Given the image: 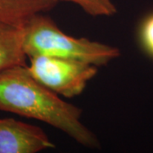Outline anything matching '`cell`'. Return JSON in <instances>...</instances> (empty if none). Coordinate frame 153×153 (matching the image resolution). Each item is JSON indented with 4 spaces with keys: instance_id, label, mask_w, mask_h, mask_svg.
Listing matches in <instances>:
<instances>
[{
    "instance_id": "obj_7",
    "label": "cell",
    "mask_w": 153,
    "mask_h": 153,
    "mask_svg": "<svg viewBox=\"0 0 153 153\" xmlns=\"http://www.w3.org/2000/svg\"><path fill=\"white\" fill-rule=\"evenodd\" d=\"M71 2L81 7L92 16H111L117 13L116 6L111 0H58Z\"/></svg>"
},
{
    "instance_id": "obj_1",
    "label": "cell",
    "mask_w": 153,
    "mask_h": 153,
    "mask_svg": "<svg viewBox=\"0 0 153 153\" xmlns=\"http://www.w3.org/2000/svg\"><path fill=\"white\" fill-rule=\"evenodd\" d=\"M0 111L42 121L85 147L100 146L95 134L82 123V110L38 82L27 65L0 71Z\"/></svg>"
},
{
    "instance_id": "obj_4",
    "label": "cell",
    "mask_w": 153,
    "mask_h": 153,
    "mask_svg": "<svg viewBox=\"0 0 153 153\" xmlns=\"http://www.w3.org/2000/svg\"><path fill=\"white\" fill-rule=\"evenodd\" d=\"M54 147L39 127L14 118H0V153H37Z\"/></svg>"
},
{
    "instance_id": "obj_5",
    "label": "cell",
    "mask_w": 153,
    "mask_h": 153,
    "mask_svg": "<svg viewBox=\"0 0 153 153\" xmlns=\"http://www.w3.org/2000/svg\"><path fill=\"white\" fill-rule=\"evenodd\" d=\"M23 38V26L0 21V71L13 66H27Z\"/></svg>"
},
{
    "instance_id": "obj_3",
    "label": "cell",
    "mask_w": 153,
    "mask_h": 153,
    "mask_svg": "<svg viewBox=\"0 0 153 153\" xmlns=\"http://www.w3.org/2000/svg\"><path fill=\"white\" fill-rule=\"evenodd\" d=\"M29 59L30 74L53 92L67 98L81 94L98 72V66L78 60L44 55Z\"/></svg>"
},
{
    "instance_id": "obj_8",
    "label": "cell",
    "mask_w": 153,
    "mask_h": 153,
    "mask_svg": "<svg viewBox=\"0 0 153 153\" xmlns=\"http://www.w3.org/2000/svg\"><path fill=\"white\" fill-rule=\"evenodd\" d=\"M140 40L145 51L153 57V13L146 17L140 25Z\"/></svg>"
},
{
    "instance_id": "obj_6",
    "label": "cell",
    "mask_w": 153,
    "mask_h": 153,
    "mask_svg": "<svg viewBox=\"0 0 153 153\" xmlns=\"http://www.w3.org/2000/svg\"><path fill=\"white\" fill-rule=\"evenodd\" d=\"M58 0H0V21L23 26L38 13L55 8Z\"/></svg>"
},
{
    "instance_id": "obj_2",
    "label": "cell",
    "mask_w": 153,
    "mask_h": 153,
    "mask_svg": "<svg viewBox=\"0 0 153 153\" xmlns=\"http://www.w3.org/2000/svg\"><path fill=\"white\" fill-rule=\"evenodd\" d=\"M42 14L31 16L23 25V46L27 57L44 55L100 66L120 55L119 49L114 46L69 36Z\"/></svg>"
}]
</instances>
